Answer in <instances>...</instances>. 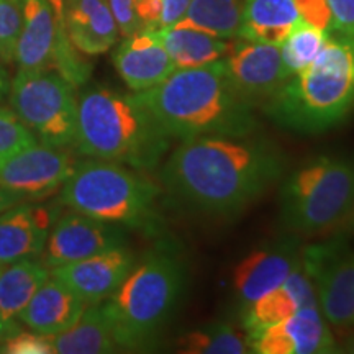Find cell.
I'll list each match as a JSON object with an SVG mask.
<instances>
[{
  "mask_svg": "<svg viewBox=\"0 0 354 354\" xmlns=\"http://www.w3.org/2000/svg\"><path fill=\"white\" fill-rule=\"evenodd\" d=\"M302 258L294 238L279 240L245 256L233 271L234 294L243 307L277 289Z\"/></svg>",
  "mask_w": 354,
  "mask_h": 354,
  "instance_id": "cell-15",
  "label": "cell"
},
{
  "mask_svg": "<svg viewBox=\"0 0 354 354\" xmlns=\"http://www.w3.org/2000/svg\"><path fill=\"white\" fill-rule=\"evenodd\" d=\"M313 305H318L317 287L300 258L297 268L277 289L268 292L245 307L243 328L248 336V343L263 330L292 317L300 308Z\"/></svg>",
  "mask_w": 354,
  "mask_h": 354,
  "instance_id": "cell-18",
  "label": "cell"
},
{
  "mask_svg": "<svg viewBox=\"0 0 354 354\" xmlns=\"http://www.w3.org/2000/svg\"><path fill=\"white\" fill-rule=\"evenodd\" d=\"M48 3L53 7L55 10L57 20L63 21L64 24V7H66V0H48Z\"/></svg>",
  "mask_w": 354,
  "mask_h": 354,
  "instance_id": "cell-39",
  "label": "cell"
},
{
  "mask_svg": "<svg viewBox=\"0 0 354 354\" xmlns=\"http://www.w3.org/2000/svg\"><path fill=\"white\" fill-rule=\"evenodd\" d=\"M35 143L38 140L33 133L19 120L10 107L0 104V165Z\"/></svg>",
  "mask_w": 354,
  "mask_h": 354,
  "instance_id": "cell-29",
  "label": "cell"
},
{
  "mask_svg": "<svg viewBox=\"0 0 354 354\" xmlns=\"http://www.w3.org/2000/svg\"><path fill=\"white\" fill-rule=\"evenodd\" d=\"M221 63L234 91L253 105L258 102L264 104L289 79L277 44L236 37L230 41Z\"/></svg>",
  "mask_w": 354,
  "mask_h": 354,
  "instance_id": "cell-9",
  "label": "cell"
},
{
  "mask_svg": "<svg viewBox=\"0 0 354 354\" xmlns=\"http://www.w3.org/2000/svg\"><path fill=\"white\" fill-rule=\"evenodd\" d=\"M2 354H55L51 336L37 331H19L0 343Z\"/></svg>",
  "mask_w": 354,
  "mask_h": 354,
  "instance_id": "cell-31",
  "label": "cell"
},
{
  "mask_svg": "<svg viewBox=\"0 0 354 354\" xmlns=\"http://www.w3.org/2000/svg\"><path fill=\"white\" fill-rule=\"evenodd\" d=\"M276 145L248 136L183 140L166 159L161 179L184 205L212 215L236 214L284 176Z\"/></svg>",
  "mask_w": 354,
  "mask_h": 354,
  "instance_id": "cell-1",
  "label": "cell"
},
{
  "mask_svg": "<svg viewBox=\"0 0 354 354\" xmlns=\"http://www.w3.org/2000/svg\"><path fill=\"white\" fill-rule=\"evenodd\" d=\"M20 330V325L15 320H8V318L0 315V343L6 342L12 335L19 333Z\"/></svg>",
  "mask_w": 354,
  "mask_h": 354,
  "instance_id": "cell-36",
  "label": "cell"
},
{
  "mask_svg": "<svg viewBox=\"0 0 354 354\" xmlns=\"http://www.w3.org/2000/svg\"><path fill=\"white\" fill-rule=\"evenodd\" d=\"M8 107L39 143L74 146L77 128L76 86L55 69L25 73L12 79Z\"/></svg>",
  "mask_w": 354,
  "mask_h": 354,
  "instance_id": "cell-8",
  "label": "cell"
},
{
  "mask_svg": "<svg viewBox=\"0 0 354 354\" xmlns=\"http://www.w3.org/2000/svg\"><path fill=\"white\" fill-rule=\"evenodd\" d=\"M51 276L37 258H25L0 268V315L17 320L39 287Z\"/></svg>",
  "mask_w": 354,
  "mask_h": 354,
  "instance_id": "cell-25",
  "label": "cell"
},
{
  "mask_svg": "<svg viewBox=\"0 0 354 354\" xmlns=\"http://www.w3.org/2000/svg\"><path fill=\"white\" fill-rule=\"evenodd\" d=\"M328 6L331 10V32L354 39V0H328Z\"/></svg>",
  "mask_w": 354,
  "mask_h": 354,
  "instance_id": "cell-34",
  "label": "cell"
},
{
  "mask_svg": "<svg viewBox=\"0 0 354 354\" xmlns=\"http://www.w3.org/2000/svg\"><path fill=\"white\" fill-rule=\"evenodd\" d=\"M189 6L190 0H159L158 28H166V26L179 24L184 19Z\"/></svg>",
  "mask_w": 354,
  "mask_h": 354,
  "instance_id": "cell-35",
  "label": "cell"
},
{
  "mask_svg": "<svg viewBox=\"0 0 354 354\" xmlns=\"http://www.w3.org/2000/svg\"><path fill=\"white\" fill-rule=\"evenodd\" d=\"M135 94L169 140L248 136L258 130L254 105L234 91L221 59L176 69L166 81Z\"/></svg>",
  "mask_w": 354,
  "mask_h": 354,
  "instance_id": "cell-2",
  "label": "cell"
},
{
  "mask_svg": "<svg viewBox=\"0 0 354 354\" xmlns=\"http://www.w3.org/2000/svg\"><path fill=\"white\" fill-rule=\"evenodd\" d=\"M0 268H2V264H0Z\"/></svg>",
  "mask_w": 354,
  "mask_h": 354,
  "instance_id": "cell-42",
  "label": "cell"
},
{
  "mask_svg": "<svg viewBox=\"0 0 354 354\" xmlns=\"http://www.w3.org/2000/svg\"><path fill=\"white\" fill-rule=\"evenodd\" d=\"M184 290L185 268L174 253L156 251L135 266L102 302L120 351L151 346L179 308Z\"/></svg>",
  "mask_w": 354,
  "mask_h": 354,
  "instance_id": "cell-5",
  "label": "cell"
},
{
  "mask_svg": "<svg viewBox=\"0 0 354 354\" xmlns=\"http://www.w3.org/2000/svg\"><path fill=\"white\" fill-rule=\"evenodd\" d=\"M135 268V256L125 246L50 269L87 305L105 302Z\"/></svg>",
  "mask_w": 354,
  "mask_h": 354,
  "instance_id": "cell-14",
  "label": "cell"
},
{
  "mask_svg": "<svg viewBox=\"0 0 354 354\" xmlns=\"http://www.w3.org/2000/svg\"><path fill=\"white\" fill-rule=\"evenodd\" d=\"M77 161L66 148L35 143L0 165V184L21 201L43 198L69 179Z\"/></svg>",
  "mask_w": 354,
  "mask_h": 354,
  "instance_id": "cell-10",
  "label": "cell"
},
{
  "mask_svg": "<svg viewBox=\"0 0 354 354\" xmlns=\"http://www.w3.org/2000/svg\"><path fill=\"white\" fill-rule=\"evenodd\" d=\"M243 2L245 0H190L184 19L176 25L233 39L240 35Z\"/></svg>",
  "mask_w": 354,
  "mask_h": 354,
  "instance_id": "cell-26",
  "label": "cell"
},
{
  "mask_svg": "<svg viewBox=\"0 0 354 354\" xmlns=\"http://www.w3.org/2000/svg\"><path fill=\"white\" fill-rule=\"evenodd\" d=\"M64 26L71 43L87 56L109 51L120 35L107 0H66Z\"/></svg>",
  "mask_w": 354,
  "mask_h": 354,
  "instance_id": "cell-21",
  "label": "cell"
},
{
  "mask_svg": "<svg viewBox=\"0 0 354 354\" xmlns=\"http://www.w3.org/2000/svg\"><path fill=\"white\" fill-rule=\"evenodd\" d=\"M343 351H346V353H354V335L351 336V338L348 339L346 343H344Z\"/></svg>",
  "mask_w": 354,
  "mask_h": 354,
  "instance_id": "cell-40",
  "label": "cell"
},
{
  "mask_svg": "<svg viewBox=\"0 0 354 354\" xmlns=\"http://www.w3.org/2000/svg\"><path fill=\"white\" fill-rule=\"evenodd\" d=\"M125 238L122 225L71 210L61 215L51 227L41 261L48 269L76 263L113 248L125 246Z\"/></svg>",
  "mask_w": 354,
  "mask_h": 354,
  "instance_id": "cell-11",
  "label": "cell"
},
{
  "mask_svg": "<svg viewBox=\"0 0 354 354\" xmlns=\"http://www.w3.org/2000/svg\"><path fill=\"white\" fill-rule=\"evenodd\" d=\"M21 28L17 39L13 63L19 71L55 69L61 35L66 32L48 0H20Z\"/></svg>",
  "mask_w": 354,
  "mask_h": 354,
  "instance_id": "cell-16",
  "label": "cell"
},
{
  "mask_svg": "<svg viewBox=\"0 0 354 354\" xmlns=\"http://www.w3.org/2000/svg\"><path fill=\"white\" fill-rule=\"evenodd\" d=\"M55 354H105L120 351L102 304L87 305L82 317L63 333L51 336Z\"/></svg>",
  "mask_w": 354,
  "mask_h": 354,
  "instance_id": "cell-24",
  "label": "cell"
},
{
  "mask_svg": "<svg viewBox=\"0 0 354 354\" xmlns=\"http://www.w3.org/2000/svg\"><path fill=\"white\" fill-rule=\"evenodd\" d=\"M279 203L281 218L292 233L330 232L354 209V162L336 156L313 159L284 180Z\"/></svg>",
  "mask_w": 354,
  "mask_h": 354,
  "instance_id": "cell-7",
  "label": "cell"
},
{
  "mask_svg": "<svg viewBox=\"0 0 354 354\" xmlns=\"http://www.w3.org/2000/svg\"><path fill=\"white\" fill-rule=\"evenodd\" d=\"M86 308L87 304L77 294L50 276L17 320L37 333L55 336L76 325Z\"/></svg>",
  "mask_w": 354,
  "mask_h": 354,
  "instance_id": "cell-19",
  "label": "cell"
},
{
  "mask_svg": "<svg viewBox=\"0 0 354 354\" xmlns=\"http://www.w3.org/2000/svg\"><path fill=\"white\" fill-rule=\"evenodd\" d=\"M107 2L122 37H130L145 28L138 15L140 0H107Z\"/></svg>",
  "mask_w": 354,
  "mask_h": 354,
  "instance_id": "cell-32",
  "label": "cell"
},
{
  "mask_svg": "<svg viewBox=\"0 0 354 354\" xmlns=\"http://www.w3.org/2000/svg\"><path fill=\"white\" fill-rule=\"evenodd\" d=\"M354 109V39L331 32L312 64L264 102L279 127L320 133L342 123Z\"/></svg>",
  "mask_w": 354,
  "mask_h": 354,
  "instance_id": "cell-4",
  "label": "cell"
},
{
  "mask_svg": "<svg viewBox=\"0 0 354 354\" xmlns=\"http://www.w3.org/2000/svg\"><path fill=\"white\" fill-rule=\"evenodd\" d=\"M169 143L136 94L105 87L79 94L74 148L82 156L148 171L161 162Z\"/></svg>",
  "mask_w": 354,
  "mask_h": 354,
  "instance_id": "cell-3",
  "label": "cell"
},
{
  "mask_svg": "<svg viewBox=\"0 0 354 354\" xmlns=\"http://www.w3.org/2000/svg\"><path fill=\"white\" fill-rule=\"evenodd\" d=\"M113 66L133 92L148 91L176 71L156 28H143L125 37L113 51Z\"/></svg>",
  "mask_w": 354,
  "mask_h": 354,
  "instance_id": "cell-17",
  "label": "cell"
},
{
  "mask_svg": "<svg viewBox=\"0 0 354 354\" xmlns=\"http://www.w3.org/2000/svg\"><path fill=\"white\" fill-rule=\"evenodd\" d=\"M51 221L46 210L17 203L0 214V264L41 256Z\"/></svg>",
  "mask_w": 354,
  "mask_h": 354,
  "instance_id": "cell-20",
  "label": "cell"
},
{
  "mask_svg": "<svg viewBox=\"0 0 354 354\" xmlns=\"http://www.w3.org/2000/svg\"><path fill=\"white\" fill-rule=\"evenodd\" d=\"M158 35L176 69L201 68L220 61L227 55L232 41L180 25L158 28Z\"/></svg>",
  "mask_w": 354,
  "mask_h": 354,
  "instance_id": "cell-23",
  "label": "cell"
},
{
  "mask_svg": "<svg viewBox=\"0 0 354 354\" xmlns=\"http://www.w3.org/2000/svg\"><path fill=\"white\" fill-rule=\"evenodd\" d=\"M12 86V77L8 74V71L0 64V104H2L3 99H7L8 92H10Z\"/></svg>",
  "mask_w": 354,
  "mask_h": 354,
  "instance_id": "cell-38",
  "label": "cell"
},
{
  "mask_svg": "<svg viewBox=\"0 0 354 354\" xmlns=\"http://www.w3.org/2000/svg\"><path fill=\"white\" fill-rule=\"evenodd\" d=\"M302 263L315 282L326 322L336 328H354V254L318 246L302 254Z\"/></svg>",
  "mask_w": 354,
  "mask_h": 354,
  "instance_id": "cell-12",
  "label": "cell"
},
{
  "mask_svg": "<svg viewBox=\"0 0 354 354\" xmlns=\"http://www.w3.org/2000/svg\"><path fill=\"white\" fill-rule=\"evenodd\" d=\"M300 20L294 0H245L238 37L281 46Z\"/></svg>",
  "mask_w": 354,
  "mask_h": 354,
  "instance_id": "cell-22",
  "label": "cell"
},
{
  "mask_svg": "<svg viewBox=\"0 0 354 354\" xmlns=\"http://www.w3.org/2000/svg\"><path fill=\"white\" fill-rule=\"evenodd\" d=\"M349 218H351V227H354V209L351 212V215H349Z\"/></svg>",
  "mask_w": 354,
  "mask_h": 354,
  "instance_id": "cell-41",
  "label": "cell"
},
{
  "mask_svg": "<svg viewBox=\"0 0 354 354\" xmlns=\"http://www.w3.org/2000/svg\"><path fill=\"white\" fill-rule=\"evenodd\" d=\"M300 19L317 28L331 32V10L328 0H294Z\"/></svg>",
  "mask_w": 354,
  "mask_h": 354,
  "instance_id": "cell-33",
  "label": "cell"
},
{
  "mask_svg": "<svg viewBox=\"0 0 354 354\" xmlns=\"http://www.w3.org/2000/svg\"><path fill=\"white\" fill-rule=\"evenodd\" d=\"M328 35V32L307 24L305 20H300L290 30V33L281 43L282 64L287 77L297 76L312 64V61L322 51Z\"/></svg>",
  "mask_w": 354,
  "mask_h": 354,
  "instance_id": "cell-28",
  "label": "cell"
},
{
  "mask_svg": "<svg viewBox=\"0 0 354 354\" xmlns=\"http://www.w3.org/2000/svg\"><path fill=\"white\" fill-rule=\"evenodd\" d=\"M177 351L187 354H245L250 353L246 333L232 325H215L184 333L177 339Z\"/></svg>",
  "mask_w": 354,
  "mask_h": 354,
  "instance_id": "cell-27",
  "label": "cell"
},
{
  "mask_svg": "<svg viewBox=\"0 0 354 354\" xmlns=\"http://www.w3.org/2000/svg\"><path fill=\"white\" fill-rule=\"evenodd\" d=\"M24 201L17 196V194L10 192V190L3 187L2 184H0V214H2L3 210L10 209V207L17 205V203H21Z\"/></svg>",
  "mask_w": 354,
  "mask_h": 354,
  "instance_id": "cell-37",
  "label": "cell"
},
{
  "mask_svg": "<svg viewBox=\"0 0 354 354\" xmlns=\"http://www.w3.org/2000/svg\"><path fill=\"white\" fill-rule=\"evenodd\" d=\"M20 28V0H0V59L6 63H13Z\"/></svg>",
  "mask_w": 354,
  "mask_h": 354,
  "instance_id": "cell-30",
  "label": "cell"
},
{
  "mask_svg": "<svg viewBox=\"0 0 354 354\" xmlns=\"http://www.w3.org/2000/svg\"><path fill=\"white\" fill-rule=\"evenodd\" d=\"M159 187L120 162H77L61 185V202L92 218L131 228H151L156 221Z\"/></svg>",
  "mask_w": 354,
  "mask_h": 354,
  "instance_id": "cell-6",
  "label": "cell"
},
{
  "mask_svg": "<svg viewBox=\"0 0 354 354\" xmlns=\"http://www.w3.org/2000/svg\"><path fill=\"white\" fill-rule=\"evenodd\" d=\"M256 354H330L338 344L330 323L318 305L300 308L294 315L276 323L250 339Z\"/></svg>",
  "mask_w": 354,
  "mask_h": 354,
  "instance_id": "cell-13",
  "label": "cell"
}]
</instances>
